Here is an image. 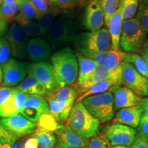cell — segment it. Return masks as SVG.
<instances>
[{
	"mask_svg": "<svg viewBox=\"0 0 148 148\" xmlns=\"http://www.w3.org/2000/svg\"><path fill=\"white\" fill-rule=\"evenodd\" d=\"M58 86L73 84L78 78L79 64L77 55L71 48L57 51L50 58Z\"/></svg>",
	"mask_w": 148,
	"mask_h": 148,
	"instance_id": "1",
	"label": "cell"
},
{
	"mask_svg": "<svg viewBox=\"0 0 148 148\" xmlns=\"http://www.w3.org/2000/svg\"><path fill=\"white\" fill-rule=\"evenodd\" d=\"M100 122L92 116L82 101H76L66 121V126L86 139L98 134Z\"/></svg>",
	"mask_w": 148,
	"mask_h": 148,
	"instance_id": "2",
	"label": "cell"
},
{
	"mask_svg": "<svg viewBox=\"0 0 148 148\" xmlns=\"http://www.w3.org/2000/svg\"><path fill=\"white\" fill-rule=\"evenodd\" d=\"M146 32L136 18L123 20L120 36L119 47L125 53H133L143 49Z\"/></svg>",
	"mask_w": 148,
	"mask_h": 148,
	"instance_id": "3",
	"label": "cell"
},
{
	"mask_svg": "<svg viewBox=\"0 0 148 148\" xmlns=\"http://www.w3.org/2000/svg\"><path fill=\"white\" fill-rule=\"evenodd\" d=\"M76 46L79 53L82 55L110 51L112 42L108 29L103 27L96 31L81 33L76 37Z\"/></svg>",
	"mask_w": 148,
	"mask_h": 148,
	"instance_id": "4",
	"label": "cell"
},
{
	"mask_svg": "<svg viewBox=\"0 0 148 148\" xmlns=\"http://www.w3.org/2000/svg\"><path fill=\"white\" fill-rule=\"evenodd\" d=\"M82 103L90 114L101 123H106L113 119L114 100L110 91L88 96L82 99Z\"/></svg>",
	"mask_w": 148,
	"mask_h": 148,
	"instance_id": "5",
	"label": "cell"
},
{
	"mask_svg": "<svg viewBox=\"0 0 148 148\" xmlns=\"http://www.w3.org/2000/svg\"><path fill=\"white\" fill-rule=\"evenodd\" d=\"M73 38V23L67 15H62L57 18L47 33L48 42L53 49L66 45Z\"/></svg>",
	"mask_w": 148,
	"mask_h": 148,
	"instance_id": "6",
	"label": "cell"
},
{
	"mask_svg": "<svg viewBox=\"0 0 148 148\" xmlns=\"http://www.w3.org/2000/svg\"><path fill=\"white\" fill-rule=\"evenodd\" d=\"M103 135L111 146H131L137 134V131L132 127L112 123L103 129Z\"/></svg>",
	"mask_w": 148,
	"mask_h": 148,
	"instance_id": "7",
	"label": "cell"
},
{
	"mask_svg": "<svg viewBox=\"0 0 148 148\" xmlns=\"http://www.w3.org/2000/svg\"><path fill=\"white\" fill-rule=\"evenodd\" d=\"M121 85L140 97L147 95L148 79L125 61L121 64Z\"/></svg>",
	"mask_w": 148,
	"mask_h": 148,
	"instance_id": "8",
	"label": "cell"
},
{
	"mask_svg": "<svg viewBox=\"0 0 148 148\" xmlns=\"http://www.w3.org/2000/svg\"><path fill=\"white\" fill-rule=\"evenodd\" d=\"M0 126L16 137L27 135L36 130L37 125L22 114H16L0 119Z\"/></svg>",
	"mask_w": 148,
	"mask_h": 148,
	"instance_id": "9",
	"label": "cell"
},
{
	"mask_svg": "<svg viewBox=\"0 0 148 148\" xmlns=\"http://www.w3.org/2000/svg\"><path fill=\"white\" fill-rule=\"evenodd\" d=\"M30 121L36 122L43 115L50 114L49 105L42 95H29L20 112Z\"/></svg>",
	"mask_w": 148,
	"mask_h": 148,
	"instance_id": "10",
	"label": "cell"
},
{
	"mask_svg": "<svg viewBox=\"0 0 148 148\" xmlns=\"http://www.w3.org/2000/svg\"><path fill=\"white\" fill-rule=\"evenodd\" d=\"M27 36L18 23H13L9 27L7 33L8 42L12 56L17 58H24L26 56Z\"/></svg>",
	"mask_w": 148,
	"mask_h": 148,
	"instance_id": "11",
	"label": "cell"
},
{
	"mask_svg": "<svg viewBox=\"0 0 148 148\" xmlns=\"http://www.w3.org/2000/svg\"><path fill=\"white\" fill-rule=\"evenodd\" d=\"M3 73V85L10 87L16 86L25 79L27 66L15 59H8L1 66Z\"/></svg>",
	"mask_w": 148,
	"mask_h": 148,
	"instance_id": "12",
	"label": "cell"
},
{
	"mask_svg": "<svg viewBox=\"0 0 148 148\" xmlns=\"http://www.w3.org/2000/svg\"><path fill=\"white\" fill-rule=\"evenodd\" d=\"M27 71L32 73L45 87L48 93L58 87L52 66L49 62H35L27 66Z\"/></svg>",
	"mask_w": 148,
	"mask_h": 148,
	"instance_id": "13",
	"label": "cell"
},
{
	"mask_svg": "<svg viewBox=\"0 0 148 148\" xmlns=\"http://www.w3.org/2000/svg\"><path fill=\"white\" fill-rule=\"evenodd\" d=\"M105 23L104 12L99 0H90L84 10L83 24L89 32L103 28Z\"/></svg>",
	"mask_w": 148,
	"mask_h": 148,
	"instance_id": "14",
	"label": "cell"
},
{
	"mask_svg": "<svg viewBox=\"0 0 148 148\" xmlns=\"http://www.w3.org/2000/svg\"><path fill=\"white\" fill-rule=\"evenodd\" d=\"M57 146L60 148H86L88 140L83 138L73 130L65 126L56 132Z\"/></svg>",
	"mask_w": 148,
	"mask_h": 148,
	"instance_id": "15",
	"label": "cell"
},
{
	"mask_svg": "<svg viewBox=\"0 0 148 148\" xmlns=\"http://www.w3.org/2000/svg\"><path fill=\"white\" fill-rule=\"evenodd\" d=\"M113 96L114 110L137 106L141 97L125 86H114L110 90Z\"/></svg>",
	"mask_w": 148,
	"mask_h": 148,
	"instance_id": "16",
	"label": "cell"
},
{
	"mask_svg": "<svg viewBox=\"0 0 148 148\" xmlns=\"http://www.w3.org/2000/svg\"><path fill=\"white\" fill-rule=\"evenodd\" d=\"M29 95L14 88L8 100L0 106V117H8L20 113Z\"/></svg>",
	"mask_w": 148,
	"mask_h": 148,
	"instance_id": "17",
	"label": "cell"
},
{
	"mask_svg": "<svg viewBox=\"0 0 148 148\" xmlns=\"http://www.w3.org/2000/svg\"><path fill=\"white\" fill-rule=\"evenodd\" d=\"M51 53L50 45L41 38H32L27 42V53L33 62H43L50 57Z\"/></svg>",
	"mask_w": 148,
	"mask_h": 148,
	"instance_id": "18",
	"label": "cell"
},
{
	"mask_svg": "<svg viewBox=\"0 0 148 148\" xmlns=\"http://www.w3.org/2000/svg\"><path fill=\"white\" fill-rule=\"evenodd\" d=\"M143 116L142 109L139 105L121 108L116 112L113 123L123 124L133 128H137Z\"/></svg>",
	"mask_w": 148,
	"mask_h": 148,
	"instance_id": "19",
	"label": "cell"
},
{
	"mask_svg": "<svg viewBox=\"0 0 148 148\" xmlns=\"http://www.w3.org/2000/svg\"><path fill=\"white\" fill-rule=\"evenodd\" d=\"M50 114L59 123H64L66 121L75 101H60L47 99Z\"/></svg>",
	"mask_w": 148,
	"mask_h": 148,
	"instance_id": "20",
	"label": "cell"
},
{
	"mask_svg": "<svg viewBox=\"0 0 148 148\" xmlns=\"http://www.w3.org/2000/svg\"><path fill=\"white\" fill-rule=\"evenodd\" d=\"M123 21V18L122 13L120 9L118 8L117 10L111 17L108 25H106L111 38L112 49L114 50H119L120 36H121Z\"/></svg>",
	"mask_w": 148,
	"mask_h": 148,
	"instance_id": "21",
	"label": "cell"
},
{
	"mask_svg": "<svg viewBox=\"0 0 148 148\" xmlns=\"http://www.w3.org/2000/svg\"><path fill=\"white\" fill-rule=\"evenodd\" d=\"M27 72L28 75L18 84L16 88L29 95H47V90L38 82L36 77L32 73Z\"/></svg>",
	"mask_w": 148,
	"mask_h": 148,
	"instance_id": "22",
	"label": "cell"
},
{
	"mask_svg": "<svg viewBox=\"0 0 148 148\" xmlns=\"http://www.w3.org/2000/svg\"><path fill=\"white\" fill-rule=\"evenodd\" d=\"M76 55L79 64V75L77 85L79 86L91 75L95 71L97 64L94 61L81 54L80 53H77Z\"/></svg>",
	"mask_w": 148,
	"mask_h": 148,
	"instance_id": "23",
	"label": "cell"
},
{
	"mask_svg": "<svg viewBox=\"0 0 148 148\" xmlns=\"http://www.w3.org/2000/svg\"><path fill=\"white\" fill-rule=\"evenodd\" d=\"M60 12V9L53 7V8H49L47 12L41 14L37 18L36 20L39 25L41 36H45L47 34L51 26L52 25L53 22L56 21V19L58 18V16Z\"/></svg>",
	"mask_w": 148,
	"mask_h": 148,
	"instance_id": "24",
	"label": "cell"
},
{
	"mask_svg": "<svg viewBox=\"0 0 148 148\" xmlns=\"http://www.w3.org/2000/svg\"><path fill=\"white\" fill-rule=\"evenodd\" d=\"M77 97V91L69 86H58L54 90L47 94V99L60 101H75Z\"/></svg>",
	"mask_w": 148,
	"mask_h": 148,
	"instance_id": "25",
	"label": "cell"
},
{
	"mask_svg": "<svg viewBox=\"0 0 148 148\" xmlns=\"http://www.w3.org/2000/svg\"><path fill=\"white\" fill-rule=\"evenodd\" d=\"M32 136L36 140L38 148H54L57 142L56 135L50 130L38 129Z\"/></svg>",
	"mask_w": 148,
	"mask_h": 148,
	"instance_id": "26",
	"label": "cell"
},
{
	"mask_svg": "<svg viewBox=\"0 0 148 148\" xmlns=\"http://www.w3.org/2000/svg\"><path fill=\"white\" fill-rule=\"evenodd\" d=\"M125 52L120 50H114L111 49L107 53L103 66L110 72H114L121 67L124 61Z\"/></svg>",
	"mask_w": 148,
	"mask_h": 148,
	"instance_id": "27",
	"label": "cell"
},
{
	"mask_svg": "<svg viewBox=\"0 0 148 148\" xmlns=\"http://www.w3.org/2000/svg\"><path fill=\"white\" fill-rule=\"evenodd\" d=\"M114 86H119L116 82L112 79H106V80L101 81L90 87L84 93L81 94L77 98L76 101H82L85 97H88L90 95H97V94L103 93V92L110 91V90Z\"/></svg>",
	"mask_w": 148,
	"mask_h": 148,
	"instance_id": "28",
	"label": "cell"
},
{
	"mask_svg": "<svg viewBox=\"0 0 148 148\" xmlns=\"http://www.w3.org/2000/svg\"><path fill=\"white\" fill-rule=\"evenodd\" d=\"M15 21L23 29V32L27 37L34 38L35 36H41L39 25L37 21H35L34 19H27L22 17L18 14L16 16Z\"/></svg>",
	"mask_w": 148,
	"mask_h": 148,
	"instance_id": "29",
	"label": "cell"
},
{
	"mask_svg": "<svg viewBox=\"0 0 148 148\" xmlns=\"http://www.w3.org/2000/svg\"><path fill=\"white\" fill-rule=\"evenodd\" d=\"M124 61L130 64L138 73L148 79V66L141 56L135 53H125Z\"/></svg>",
	"mask_w": 148,
	"mask_h": 148,
	"instance_id": "30",
	"label": "cell"
},
{
	"mask_svg": "<svg viewBox=\"0 0 148 148\" xmlns=\"http://www.w3.org/2000/svg\"><path fill=\"white\" fill-rule=\"evenodd\" d=\"M139 0H120L119 8L121 10L123 20L134 18L138 6Z\"/></svg>",
	"mask_w": 148,
	"mask_h": 148,
	"instance_id": "31",
	"label": "cell"
},
{
	"mask_svg": "<svg viewBox=\"0 0 148 148\" xmlns=\"http://www.w3.org/2000/svg\"><path fill=\"white\" fill-rule=\"evenodd\" d=\"M19 3L14 5H7L2 3L0 6V18L6 23L15 21V18L19 13Z\"/></svg>",
	"mask_w": 148,
	"mask_h": 148,
	"instance_id": "32",
	"label": "cell"
},
{
	"mask_svg": "<svg viewBox=\"0 0 148 148\" xmlns=\"http://www.w3.org/2000/svg\"><path fill=\"white\" fill-rule=\"evenodd\" d=\"M136 18L146 34H148V0H139Z\"/></svg>",
	"mask_w": 148,
	"mask_h": 148,
	"instance_id": "33",
	"label": "cell"
},
{
	"mask_svg": "<svg viewBox=\"0 0 148 148\" xmlns=\"http://www.w3.org/2000/svg\"><path fill=\"white\" fill-rule=\"evenodd\" d=\"M99 2L104 12L105 24L107 25L111 17L119 8L120 0H99Z\"/></svg>",
	"mask_w": 148,
	"mask_h": 148,
	"instance_id": "34",
	"label": "cell"
},
{
	"mask_svg": "<svg viewBox=\"0 0 148 148\" xmlns=\"http://www.w3.org/2000/svg\"><path fill=\"white\" fill-rule=\"evenodd\" d=\"M19 5L20 10L18 15L27 19H37L38 18V14L29 0H21Z\"/></svg>",
	"mask_w": 148,
	"mask_h": 148,
	"instance_id": "35",
	"label": "cell"
},
{
	"mask_svg": "<svg viewBox=\"0 0 148 148\" xmlns=\"http://www.w3.org/2000/svg\"><path fill=\"white\" fill-rule=\"evenodd\" d=\"M39 127L40 128L47 130H53L61 128L60 126L57 123L56 120L50 114L43 115L39 119Z\"/></svg>",
	"mask_w": 148,
	"mask_h": 148,
	"instance_id": "36",
	"label": "cell"
},
{
	"mask_svg": "<svg viewBox=\"0 0 148 148\" xmlns=\"http://www.w3.org/2000/svg\"><path fill=\"white\" fill-rule=\"evenodd\" d=\"M51 6L58 9L72 8L80 2V0H48Z\"/></svg>",
	"mask_w": 148,
	"mask_h": 148,
	"instance_id": "37",
	"label": "cell"
},
{
	"mask_svg": "<svg viewBox=\"0 0 148 148\" xmlns=\"http://www.w3.org/2000/svg\"><path fill=\"white\" fill-rule=\"evenodd\" d=\"M86 148H108L107 140L104 136L97 134L88 140Z\"/></svg>",
	"mask_w": 148,
	"mask_h": 148,
	"instance_id": "38",
	"label": "cell"
},
{
	"mask_svg": "<svg viewBox=\"0 0 148 148\" xmlns=\"http://www.w3.org/2000/svg\"><path fill=\"white\" fill-rule=\"evenodd\" d=\"M10 53V49L7 40L0 38V66L8 60Z\"/></svg>",
	"mask_w": 148,
	"mask_h": 148,
	"instance_id": "39",
	"label": "cell"
},
{
	"mask_svg": "<svg viewBox=\"0 0 148 148\" xmlns=\"http://www.w3.org/2000/svg\"><path fill=\"white\" fill-rule=\"evenodd\" d=\"M29 1L34 6L39 16L47 12L51 7L49 3L45 0H29Z\"/></svg>",
	"mask_w": 148,
	"mask_h": 148,
	"instance_id": "40",
	"label": "cell"
},
{
	"mask_svg": "<svg viewBox=\"0 0 148 148\" xmlns=\"http://www.w3.org/2000/svg\"><path fill=\"white\" fill-rule=\"evenodd\" d=\"M17 138L0 126V143L7 144L11 146L15 143Z\"/></svg>",
	"mask_w": 148,
	"mask_h": 148,
	"instance_id": "41",
	"label": "cell"
},
{
	"mask_svg": "<svg viewBox=\"0 0 148 148\" xmlns=\"http://www.w3.org/2000/svg\"><path fill=\"white\" fill-rule=\"evenodd\" d=\"M108 51L105 52H99V53H88L83 55L84 56L90 58V60L95 62L97 65H103L105 59L106 58L107 53Z\"/></svg>",
	"mask_w": 148,
	"mask_h": 148,
	"instance_id": "42",
	"label": "cell"
},
{
	"mask_svg": "<svg viewBox=\"0 0 148 148\" xmlns=\"http://www.w3.org/2000/svg\"><path fill=\"white\" fill-rule=\"evenodd\" d=\"M137 134L148 138V116L143 115L138 126Z\"/></svg>",
	"mask_w": 148,
	"mask_h": 148,
	"instance_id": "43",
	"label": "cell"
},
{
	"mask_svg": "<svg viewBox=\"0 0 148 148\" xmlns=\"http://www.w3.org/2000/svg\"><path fill=\"white\" fill-rule=\"evenodd\" d=\"M131 148H148V138L141 135L136 134V138L131 145Z\"/></svg>",
	"mask_w": 148,
	"mask_h": 148,
	"instance_id": "44",
	"label": "cell"
},
{
	"mask_svg": "<svg viewBox=\"0 0 148 148\" xmlns=\"http://www.w3.org/2000/svg\"><path fill=\"white\" fill-rule=\"evenodd\" d=\"M14 88H10L8 86L0 87V106L3 105L8 98L12 95Z\"/></svg>",
	"mask_w": 148,
	"mask_h": 148,
	"instance_id": "45",
	"label": "cell"
},
{
	"mask_svg": "<svg viewBox=\"0 0 148 148\" xmlns=\"http://www.w3.org/2000/svg\"><path fill=\"white\" fill-rule=\"evenodd\" d=\"M138 105L142 109L143 115L148 116V97L141 98Z\"/></svg>",
	"mask_w": 148,
	"mask_h": 148,
	"instance_id": "46",
	"label": "cell"
},
{
	"mask_svg": "<svg viewBox=\"0 0 148 148\" xmlns=\"http://www.w3.org/2000/svg\"><path fill=\"white\" fill-rule=\"evenodd\" d=\"M23 146L24 148H38L36 140L33 136L27 138L26 141L23 143Z\"/></svg>",
	"mask_w": 148,
	"mask_h": 148,
	"instance_id": "47",
	"label": "cell"
},
{
	"mask_svg": "<svg viewBox=\"0 0 148 148\" xmlns=\"http://www.w3.org/2000/svg\"><path fill=\"white\" fill-rule=\"evenodd\" d=\"M139 52L140 53V56H142V58L144 59V60L145 61L148 66V49L145 47L144 49H142Z\"/></svg>",
	"mask_w": 148,
	"mask_h": 148,
	"instance_id": "48",
	"label": "cell"
},
{
	"mask_svg": "<svg viewBox=\"0 0 148 148\" xmlns=\"http://www.w3.org/2000/svg\"><path fill=\"white\" fill-rule=\"evenodd\" d=\"M20 1H21V0H2L3 3L10 5L16 4V3H19Z\"/></svg>",
	"mask_w": 148,
	"mask_h": 148,
	"instance_id": "49",
	"label": "cell"
},
{
	"mask_svg": "<svg viewBox=\"0 0 148 148\" xmlns=\"http://www.w3.org/2000/svg\"><path fill=\"white\" fill-rule=\"evenodd\" d=\"M10 148H24L23 143L21 141H16L13 145L10 146Z\"/></svg>",
	"mask_w": 148,
	"mask_h": 148,
	"instance_id": "50",
	"label": "cell"
},
{
	"mask_svg": "<svg viewBox=\"0 0 148 148\" xmlns=\"http://www.w3.org/2000/svg\"><path fill=\"white\" fill-rule=\"evenodd\" d=\"M111 148H131L129 146H124V145H120V146H111Z\"/></svg>",
	"mask_w": 148,
	"mask_h": 148,
	"instance_id": "51",
	"label": "cell"
},
{
	"mask_svg": "<svg viewBox=\"0 0 148 148\" xmlns=\"http://www.w3.org/2000/svg\"><path fill=\"white\" fill-rule=\"evenodd\" d=\"M3 82V73H2V69L1 67L0 66V84Z\"/></svg>",
	"mask_w": 148,
	"mask_h": 148,
	"instance_id": "52",
	"label": "cell"
},
{
	"mask_svg": "<svg viewBox=\"0 0 148 148\" xmlns=\"http://www.w3.org/2000/svg\"><path fill=\"white\" fill-rule=\"evenodd\" d=\"M0 148H10V145H7V144L0 143Z\"/></svg>",
	"mask_w": 148,
	"mask_h": 148,
	"instance_id": "53",
	"label": "cell"
},
{
	"mask_svg": "<svg viewBox=\"0 0 148 148\" xmlns=\"http://www.w3.org/2000/svg\"><path fill=\"white\" fill-rule=\"evenodd\" d=\"M145 47L147 48V49H148V38L147 40H146V41L145 42Z\"/></svg>",
	"mask_w": 148,
	"mask_h": 148,
	"instance_id": "54",
	"label": "cell"
},
{
	"mask_svg": "<svg viewBox=\"0 0 148 148\" xmlns=\"http://www.w3.org/2000/svg\"><path fill=\"white\" fill-rule=\"evenodd\" d=\"M2 3H3L2 0H0V6H1V4H2Z\"/></svg>",
	"mask_w": 148,
	"mask_h": 148,
	"instance_id": "55",
	"label": "cell"
},
{
	"mask_svg": "<svg viewBox=\"0 0 148 148\" xmlns=\"http://www.w3.org/2000/svg\"><path fill=\"white\" fill-rule=\"evenodd\" d=\"M3 32H2V31H1V30H0V36H1V34H2Z\"/></svg>",
	"mask_w": 148,
	"mask_h": 148,
	"instance_id": "56",
	"label": "cell"
},
{
	"mask_svg": "<svg viewBox=\"0 0 148 148\" xmlns=\"http://www.w3.org/2000/svg\"><path fill=\"white\" fill-rule=\"evenodd\" d=\"M54 148H60V147H58V146H56V147H54Z\"/></svg>",
	"mask_w": 148,
	"mask_h": 148,
	"instance_id": "57",
	"label": "cell"
},
{
	"mask_svg": "<svg viewBox=\"0 0 148 148\" xmlns=\"http://www.w3.org/2000/svg\"><path fill=\"white\" fill-rule=\"evenodd\" d=\"M147 96H148V88H147Z\"/></svg>",
	"mask_w": 148,
	"mask_h": 148,
	"instance_id": "58",
	"label": "cell"
},
{
	"mask_svg": "<svg viewBox=\"0 0 148 148\" xmlns=\"http://www.w3.org/2000/svg\"><path fill=\"white\" fill-rule=\"evenodd\" d=\"M45 1H48V0H45ZM48 2H49V1H48Z\"/></svg>",
	"mask_w": 148,
	"mask_h": 148,
	"instance_id": "59",
	"label": "cell"
}]
</instances>
